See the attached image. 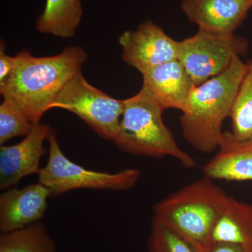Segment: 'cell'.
Wrapping results in <instances>:
<instances>
[{
	"instance_id": "obj_3",
	"label": "cell",
	"mask_w": 252,
	"mask_h": 252,
	"mask_svg": "<svg viewBox=\"0 0 252 252\" xmlns=\"http://www.w3.org/2000/svg\"><path fill=\"white\" fill-rule=\"evenodd\" d=\"M229 198L213 180L204 176L156 204L153 223L173 230L197 252H205Z\"/></svg>"
},
{
	"instance_id": "obj_10",
	"label": "cell",
	"mask_w": 252,
	"mask_h": 252,
	"mask_svg": "<svg viewBox=\"0 0 252 252\" xmlns=\"http://www.w3.org/2000/svg\"><path fill=\"white\" fill-rule=\"evenodd\" d=\"M182 11L198 30L233 34L252 7V0H181Z\"/></svg>"
},
{
	"instance_id": "obj_18",
	"label": "cell",
	"mask_w": 252,
	"mask_h": 252,
	"mask_svg": "<svg viewBox=\"0 0 252 252\" xmlns=\"http://www.w3.org/2000/svg\"><path fill=\"white\" fill-rule=\"evenodd\" d=\"M34 126L16 104L8 99H4L0 105L1 145L14 137L27 136Z\"/></svg>"
},
{
	"instance_id": "obj_12",
	"label": "cell",
	"mask_w": 252,
	"mask_h": 252,
	"mask_svg": "<svg viewBox=\"0 0 252 252\" xmlns=\"http://www.w3.org/2000/svg\"><path fill=\"white\" fill-rule=\"evenodd\" d=\"M142 75V86L164 109L185 110L195 85L178 59L152 68Z\"/></svg>"
},
{
	"instance_id": "obj_7",
	"label": "cell",
	"mask_w": 252,
	"mask_h": 252,
	"mask_svg": "<svg viewBox=\"0 0 252 252\" xmlns=\"http://www.w3.org/2000/svg\"><path fill=\"white\" fill-rule=\"evenodd\" d=\"M248 41L233 34H220L198 30L193 36L179 41L178 59L194 85L221 74L236 57L246 54Z\"/></svg>"
},
{
	"instance_id": "obj_20",
	"label": "cell",
	"mask_w": 252,
	"mask_h": 252,
	"mask_svg": "<svg viewBox=\"0 0 252 252\" xmlns=\"http://www.w3.org/2000/svg\"><path fill=\"white\" fill-rule=\"evenodd\" d=\"M16 56H9L5 53V44L1 40L0 45V86L4 85L14 71Z\"/></svg>"
},
{
	"instance_id": "obj_15",
	"label": "cell",
	"mask_w": 252,
	"mask_h": 252,
	"mask_svg": "<svg viewBox=\"0 0 252 252\" xmlns=\"http://www.w3.org/2000/svg\"><path fill=\"white\" fill-rule=\"evenodd\" d=\"M83 16L81 0H46L36 29L42 34L69 39L75 34Z\"/></svg>"
},
{
	"instance_id": "obj_2",
	"label": "cell",
	"mask_w": 252,
	"mask_h": 252,
	"mask_svg": "<svg viewBox=\"0 0 252 252\" xmlns=\"http://www.w3.org/2000/svg\"><path fill=\"white\" fill-rule=\"evenodd\" d=\"M245 69L246 63L236 57L226 70L190 92L180 124L184 138L198 152L210 154L220 147Z\"/></svg>"
},
{
	"instance_id": "obj_16",
	"label": "cell",
	"mask_w": 252,
	"mask_h": 252,
	"mask_svg": "<svg viewBox=\"0 0 252 252\" xmlns=\"http://www.w3.org/2000/svg\"><path fill=\"white\" fill-rule=\"evenodd\" d=\"M0 252H57L56 244L40 221L0 236Z\"/></svg>"
},
{
	"instance_id": "obj_5",
	"label": "cell",
	"mask_w": 252,
	"mask_h": 252,
	"mask_svg": "<svg viewBox=\"0 0 252 252\" xmlns=\"http://www.w3.org/2000/svg\"><path fill=\"white\" fill-rule=\"evenodd\" d=\"M48 140L49 158L45 166L41 168L39 182L49 189L51 197L80 189L127 190L140 180L141 171L138 169L108 173L88 170L77 165L63 153L54 128H51Z\"/></svg>"
},
{
	"instance_id": "obj_4",
	"label": "cell",
	"mask_w": 252,
	"mask_h": 252,
	"mask_svg": "<svg viewBox=\"0 0 252 252\" xmlns=\"http://www.w3.org/2000/svg\"><path fill=\"white\" fill-rule=\"evenodd\" d=\"M124 109L113 142L121 150L133 155L174 158L186 168L197 162L179 147L162 119L165 109L144 86L135 95L124 99Z\"/></svg>"
},
{
	"instance_id": "obj_13",
	"label": "cell",
	"mask_w": 252,
	"mask_h": 252,
	"mask_svg": "<svg viewBox=\"0 0 252 252\" xmlns=\"http://www.w3.org/2000/svg\"><path fill=\"white\" fill-rule=\"evenodd\" d=\"M217 150L203 167L204 175L213 180L252 181V140H236L225 131Z\"/></svg>"
},
{
	"instance_id": "obj_6",
	"label": "cell",
	"mask_w": 252,
	"mask_h": 252,
	"mask_svg": "<svg viewBox=\"0 0 252 252\" xmlns=\"http://www.w3.org/2000/svg\"><path fill=\"white\" fill-rule=\"evenodd\" d=\"M65 109L82 119L105 140L114 141L124 109L117 99L91 85L82 72L73 76L55 99L51 109Z\"/></svg>"
},
{
	"instance_id": "obj_21",
	"label": "cell",
	"mask_w": 252,
	"mask_h": 252,
	"mask_svg": "<svg viewBox=\"0 0 252 252\" xmlns=\"http://www.w3.org/2000/svg\"><path fill=\"white\" fill-rule=\"evenodd\" d=\"M205 252H246L241 247L229 243L214 242Z\"/></svg>"
},
{
	"instance_id": "obj_17",
	"label": "cell",
	"mask_w": 252,
	"mask_h": 252,
	"mask_svg": "<svg viewBox=\"0 0 252 252\" xmlns=\"http://www.w3.org/2000/svg\"><path fill=\"white\" fill-rule=\"evenodd\" d=\"M229 118L233 137L240 141L252 140V59L246 63Z\"/></svg>"
},
{
	"instance_id": "obj_9",
	"label": "cell",
	"mask_w": 252,
	"mask_h": 252,
	"mask_svg": "<svg viewBox=\"0 0 252 252\" xmlns=\"http://www.w3.org/2000/svg\"><path fill=\"white\" fill-rule=\"evenodd\" d=\"M47 124H36L24 140L0 147V189L11 188L23 177L37 174L41 158L46 153L44 144L51 132Z\"/></svg>"
},
{
	"instance_id": "obj_11",
	"label": "cell",
	"mask_w": 252,
	"mask_h": 252,
	"mask_svg": "<svg viewBox=\"0 0 252 252\" xmlns=\"http://www.w3.org/2000/svg\"><path fill=\"white\" fill-rule=\"evenodd\" d=\"M50 197L49 189L39 182L4 191L0 195V230L8 233L39 221Z\"/></svg>"
},
{
	"instance_id": "obj_8",
	"label": "cell",
	"mask_w": 252,
	"mask_h": 252,
	"mask_svg": "<svg viewBox=\"0 0 252 252\" xmlns=\"http://www.w3.org/2000/svg\"><path fill=\"white\" fill-rule=\"evenodd\" d=\"M119 43L124 61L141 74L178 59L179 41L150 20L141 23L135 31L124 32Z\"/></svg>"
},
{
	"instance_id": "obj_19",
	"label": "cell",
	"mask_w": 252,
	"mask_h": 252,
	"mask_svg": "<svg viewBox=\"0 0 252 252\" xmlns=\"http://www.w3.org/2000/svg\"><path fill=\"white\" fill-rule=\"evenodd\" d=\"M148 252H198L173 230L153 223L149 236Z\"/></svg>"
},
{
	"instance_id": "obj_14",
	"label": "cell",
	"mask_w": 252,
	"mask_h": 252,
	"mask_svg": "<svg viewBox=\"0 0 252 252\" xmlns=\"http://www.w3.org/2000/svg\"><path fill=\"white\" fill-rule=\"evenodd\" d=\"M235 244L252 252V205L230 196L215 224L211 243Z\"/></svg>"
},
{
	"instance_id": "obj_1",
	"label": "cell",
	"mask_w": 252,
	"mask_h": 252,
	"mask_svg": "<svg viewBox=\"0 0 252 252\" xmlns=\"http://www.w3.org/2000/svg\"><path fill=\"white\" fill-rule=\"evenodd\" d=\"M15 56L14 71L0 86V94L16 104L34 125L51 109L63 88L81 72L88 60L84 50L74 46L56 56L35 57L23 50Z\"/></svg>"
}]
</instances>
